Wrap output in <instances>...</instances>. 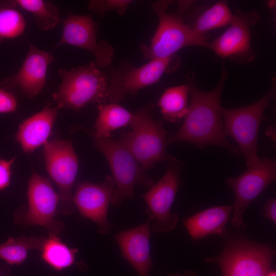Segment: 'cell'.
<instances>
[{"label":"cell","mask_w":276,"mask_h":276,"mask_svg":"<svg viewBox=\"0 0 276 276\" xmlns=\"http://www.w3.org/2000/svg\"><path fill=\"white\" fill-rule=\"evenodd\" d=\"M224 62L217 86L210 91H203L196 85L195 74L189 72L186 76L191 100L187 114L179 129L167 139L168 146L176 142H188L202 148L206 146L222 147L232 153L240 155L238 148L226 139L223 128L221 99L228 77Z\"/></svg>","instance_id":"obj_1"},{"label":"cell","mask_w":276,"mask_h":276,"mask_svg":"<svg viewBox=\"0 0 276 276\" xmlns=\"http://www.w3.org/2000/svg\"><path fill=\"white\" fill-rule=\"evenodd\" d=\"M171 3V1H159L152 5V10L158 16V24L150 44L142 43L140 46L144 59L169 57L187 47H209L206 35L194 31L179 14L168 12Z\"/></svg>","instance_id":"obj_2"},{"label":"cell","mask_w":276,"mask_h":276,"mask_svg":"<svg viewBox=\"0 0 276 276\" xmlns=\"http://www.w3.org/2000/svg\"><path fill=\"white\" fill-rule=\"evenodd\" d=\"M93 139L94 146L106 158L112 173L114 190L111 203L120 206L125 199L134 195L137 185L150 187L154 184L152 178L147 175L131 152L119 139L103 138L86 128H80Z\"/></svg>","instance_id":"obj_3"},{"label":"cell","mask_w":276,"mask_h":276,"mask_svg":"<svg viewBox=\"0 0 276 276\" xmlns=\"http://www.w3.org/2000/svg\"><path fill=\"white\" fill-rule=\"evenodd\" d=\"M62 78L53 94L58 108L77 110L90 103L107 102L108 76L94 62L70 70L60 68Z\"/></svg>","instance_id":"obj_4"},{"label":"cell","mask_w":276,"mask_h":276,"mask_svg":"<svg viewBox=\"0 0 276 276\" xmlns=\"http://www.w3.org/2000/svg\"><path fill=\"white\" fill-rule=\"evenodd\" d=\"M223 237L225 242L221 253L208 259L219 265L223 276H266L275 254L273 247L228 231Z\"/></svg>","instance_id":"obj_5"},{"label":"cell","mask_w":276,"mask_h":276,"mask_svg":"<svg viewBox=\"0 0 276 276\" xmlns=\"http://www.w3.org/2000/svg\"><path fill=\"white\" fill-rule=\"evenodd\" d=\"M153 107L149 104L134 113L129 125L132 130L123 133L120 138L144 171L168 157V132L162 121L152 118Z\"/></svg>","instance_id":"obj_6"},{"label":"cell","mask_w":276,"mask_h":276,"mask_svg":"<svg viewBox=\"0 0 276 276\" xmlns=\"http://www.w3.org/2000/svg\"><path fill=\"white\" fill-rule=\"evenodd\" d=\"M271 89L254 103L239 108L222 107L223 124L225 135L237 143L248 167L255 165L261 158L258 155V137L264 111L275 95V80Z\"/></svg>","instance_id":"obj_7"},{"label":"cell","mask_w":276,"mask_h":276,"mask_svg":"<svg viewBox=\"0 0 276 276\" xmlns=\"http://www.w3.org/2000/svg\"><path fill=\"white\" fill-rule=\"evenodd\" d=\"M177 55L149 60L140 66L126 61L117 67H109L107 102L118 103L127 95H134L139 90L153 85L164 74L175 71L181 64Z\"/></svg>","instance_id":"obj_8"},{"label":"cell","mask_w":276,"mask_h":276,"mask_svg":"<svg viewBox=\"0 0 276 276\" xmlns=\"http://www.w3.org/2000/svg\"><path fill=\"white\" fill-rule=\"evenodd\" d=\"M163 177L142 195L147 204V215L152 219L151 229L156 233L170 232L175 228L178 215L171 208L180 186V172L183 163L172 155L168 156Z\"/></svg>","instance_id":"obj_9"},{"label":"cell","mask_w":276,"mask_h":276,"mask_svg":"<svg viewBox=\"0 0 276 276\" xmlns=\"http://www.w3.org/2000/svg\"><path fill=\"white\" fill-rule=\"evenodd\" d=\"M28 206L26 211L18 210L14 215L16 223L28 227L40 225L48 231L49 236H58L64 228L63 223L56 219L59 196L50 181L33 172L27 189Z\"/></svg>","instance_id":"obj_10"},{"label":"cell","mask_w":276,"mask_h":276,"mask_svg":"<svg viewBox=\"0 0 276 276\" xmlns=\"http://www.w3.org/2000/svg\"><path fill=\"white\" fill-rule=\"evenodd\" d=\"M47 171L58 189L60 212L69 215L75 210L73 188L78 170V159L71 141L54 139L43 145Z\"/></svg>","instance_id":"obj_11"},{"label":"cell","mask_w":276,"mask_h":276,"mask_svg":"<svg viewBox=\"0 0 276 276\" xmlns=\"http://www.w3.org/2000/svg\"><path fill=\"white\" fill-rule=\"evenodd\" d=\"M275 178V160L264 157L239 176L227 179V184L235 195L231 223L239 232L244 231L246 228L243 219L246 209Z\"/></svg>","instance_id":"obj_12"},{"label":"cell","mask_w":276,"mask_h":276,"mask_svg":"<svg viewBox=\"0 0 276 276\" xmlns=\"http://www.w3.org/2000/svg\"><path fill=\"white\" fill-rule=\"evenodd\" d=\"M260 20L256 10L244 12L237 10L227 29L215 38L209 47L217 56L237 64L254 61L256 53L251 46V28Z\"/></svg>","instance_id":"obj_13"},{"label":"cell","mask_w":276,"mask_h":276,"mask_svg":"<svg viewBox=\"0 0 276 276\" xmlns=\"http://www.w3.org/2000/svg\"><path fill=\"white\" fill-rule=\"evenodd\" d=\"M98 23L92 15L69 12L63 21L62 35L56 47L67 44L85 49L94 56L99 68H108L113 61L114 50L106 40H97Z\"/></svg>","instance_id":"obj_14"},{"label":"cell","mask_w":276,"mask_h":276,"mask_svg":"<svg viewBox=\"0 0 276 276\" xmlns=\"http://www.w3.org/2000/svg\"><path fill=\"white\" fill-rule=\"evenodd\" d=\"M112 176L101 183L84 181L77 185L73 202L81 216L94 221L102 234H108L112 226L107 213L114 190Z\"/></svg>","instance_id":"obj_15"},{"label":"cell","mask_w":276,"mask_h":276,"mask_svg":"<svg viewBox=\"0 0 276 276\" xmlns=\"http://www.w3.org/2000/svg\"><path fill=\"white\" fill-rule=\"evenodd\" d=\"M53 60L54 56L50 52L30 44L18 72L5 80L3 85L18 88L27 97H34L43 89L48 66Z\"/></svg>","instance_id":"obj_16"},{"label":"cell","mask_w":276,"mask_h":276,"mask_svg":"<svg viewBox=\"0 0 276 276\" xmlns=\"http://www.w3.org/2000/svg\"><path fill=\"white\" fill-rule=\"evenodd\" d=\"M143 224L114 236L122 257L126 260L139 276H148L153 265L150 254V224L152 219L147 215Z\"/></svg>","instance_id":"obj_17"},{"label":"cell","mask_w":276,"mask_h":276,"mask_svg":"<svg viewBox=\"0 0 276 276\" xmlns=\"http://www.w3.org/2000/svg\"><path fill=\"white\" fill-rule=\"evenodd\" d=\"M58 109L57 106L47 105L19 125L15 137L24 152H32L48 141Z\"/></svg>","instance_id":"obj_18"},{"label":"cell","mask_w":276,"mask_h":276,"mask_svg":"<svg viewBox=\"0 0 276 276\" xmlns=\"http://www.w3.org/2000/svg\"><path fill=\"white\" fill-rule=\"evenodd\" d=\"M233 210V205L212 206L184 219L183 224L194 240L210 235L223 237L228 232L225 225Z\"/></svg>","instance_id":"obj_19"},{"label":"cell","mask_w":276,"mask_h":276,"mask_svg":"<svg viewBox=\"0 0 276 276\" xmlns=\"http://www.w3.org/2000/svg\"><path fill=\"white\" fill-rule=\"evenodd\" d=\"M94 131L99 137L111 138V132L130 125L134 113L118 103L99 104Z\"/></svg>","instance_id":"obj_20"},{"label":"cell","mask_w":276,"mask_h":276,"mask_svg":"<svg viewBox=\"0 0 276 276\" xmlns=\"http://www.w3.org/2000/svg\"><path fill=\"white\" fill-rule=\"evenodd\" d=\"M189 94L186 83L169 87L163 93L157 105L165 120L174 123L185 117L189 107Z\"/></svg>","instance_id":"obj_21"},{"label":"cell","mask_w":276,"mask_h":276,"mask_svg":"<svg viewBox=\"0 0 276 276\" xmlns=\"http://www.w3.org/2000/svg\"><path fill=\"white\" fill-rule=\"evenodd\" d=\"M42 260L53 269L60 271L75 262L76 248H71L58 236L45 238L40 249Z\"/></svg>","instance_id":"obj_22"},{"label":"cell","mask_w":276,"mask_h":276,"mask_svg":"<svg viewBox=\"0 0 276 276\" xmlns=\"http://www.w3.org/2000/svg\"><path fill=\"white\" fill-rule=\"evenodd\" d=\"M45 238L25 236L9 238L0 244V259L9 265H19L25 261L30 250H40Z\"/></svg>","instance_id":"obj_23"},{"label":"cell","mask_w":276,"mask_h":276,"mask_svg":"<svg viewBox=\"0 0 276 276\" xmlns=\"http://www.w3.org/2000/svg\"><path fill=\"white\" fill-rule=\"evenodd\" d=\"M18 8L31 13L39 28L43 31L53 29L61 19L60 10L52 2L46 0L13 1Z\"/></svg>","instance_id":"obj_24"},{"label":"cell","mask_w":276,"mask_h":276,"mask_svg":"<svg viewBox=\"0 0 276 276\" xmlns=\"http://www.w3.org/2000/svg\"><path fill=\"white\" fill-rule=\"evenodd\" d=\"M233 17L227 2L219 1L199 15L191 26L196 33L206 35L210 31L228 26Z\"/></svg>","instance_id":"obj_25"},{"label":"cell","mask_w":276,"mask_h":276,"mask_svg":"<svg viewBox=\"0 0 276 276\" xmlns=\"http://www.w3.org/2000/svg\"><path fill=\"white\" fill-rule=\"evenodd\" d=\"M26 21L13 1L0 2V42L21 35Z\"/></svg>","instance_id":"obj_26"},{"label":"cell","mask_w":276,"mask_h":276,"mask_svg":"<svg viewBox=\"0 0 276 276\" xmlns=\"http://www.w3.org/2000/svg\"><path fill=\"white\" fill-rule=\"evenodd\" d=\"M133 2L131 0H91L88 3V8L92 13L100 16L110 10H114L119 15H123Z\"/></svg>","instance_id":"obj_27"},{"label":"cell","mask_w":276,"mask_h":276,"mask_svg":"<svg viewBox=\"0 0 276 276\" xmlns=\"http://www.w3.org/2000/svg\"><path fill=\"white\" fill-rule=\"evenodd\" d=\"M17 105V100L12 93L0 88V113L15 111Z\"/></svg>","instance_id":"obj_28"},{"label":"cell","mask_w":276,"mask_h":276,"mask_svg":"<svg viewBox=\"0 0 276 276\" xmlns=\"http://www.w3.org/2000/svg\"><path fill=\"white\" fill-rule=\"evenodd\" d=\"M15 158L13 157L9 160L0 159V190L5 189L10 185L11 167Z\"/></svg>","instance_id":"obj_29"},{"label":"cell","mask_w":276,"mask_h":276,"mask_svg":"<svg viewBox=\"0 0 276 276\" xmlns=\"http://www.w3.org/2000/svg\"><path fill=\"white\" fill-rule=\"evenodd\" d=\"M263 216L272 221L276 222V200L275 198L267 200L264 206Z\"/></svg>","instance_id":"obj_30"},{"label":"cell","mask_w":276,"mask_h":276,"mask_svg":"<svg viewBox=\"0 0 276 276\" xmlns=\"http://www.w3.org/2000/svg\"><path fill=\"white\" fill-rule=\"evenodd\" d=\"M10 269L6 265L0 263V276H9Z\"/></svg>","instance_id":"obj_31"},{"label":"cell","mask_w":276,"mask_h":276,"mask_svg":"<svg viewBox=\"0 0 276 276\" xmlns=\"http://www.w3.org/2000/svg\"><path fill=\"white\" fill-rule=\"evenodd\" d=\"M179 276H196L195 273L192 272L188 271L184 273L183 274H180Z\"/></svg>","instance_id":"obj_32"},{"label":"cell","mask_w":276,"mask_h":276,"mask_svg":"<svg viewBox=\"0 0 276 276\" xmlns=\"http://www.w3.org/2000/svg\"><path fill=\"white\" fill-rule=\"evenodd\" d=\"M266 276H276V273L275 270H272L269 271L266 275Z\"/></svg>","instance_id":"obj_33"},{"label":"cell","mask_w":276,"mask_h":276,"mask_svg":"<svg viewBox=\"0 0 276 276\" xmlns=\"http://www.w3.org/2000/svg\"><path fill=\"white\" fill-rule=\"evenodd\" d=\"M268 6L270 8H273L274 7V1H270L269 2H268Z\"/></svg>","instance_id":"obj_34"},{"label":"cell","mask_w":276,"mask_h":276,"mask_svg":"<svg viewBox=\"0 0 276 276\" xmlns=\"http://www.w3.org/2000/svg\"><path fill=\"white\" fill-rule=\"evenodd\" d=\"M179 273H175L169 274L167 276H179Z\"/></svg>","instance_id":"obj_35"}]
</instances>
